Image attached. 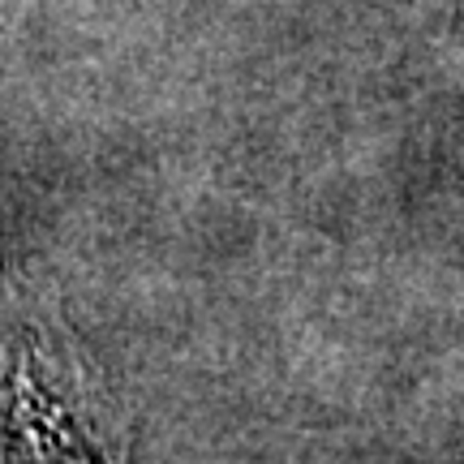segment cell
Listing matches in <instances>:
<instances>
[{"label": "cell", "instance_id": "6da1fadb", "mask_svg": "<svg viewBox=\"0 0 464 464\" xmlns=\"http://www.w3.org/2000/svg\"><path fill=\"white\" fill-rule=\"evenodd\" d=\"M100 392L78 340L31 284L0 288V456L100 451Z\"/></svg>", "mask_w": 464, "mask_h": 464}]
</instances>
